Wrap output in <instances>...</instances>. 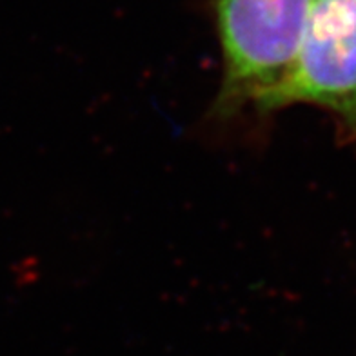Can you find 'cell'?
I'll return each mask as SVG.
<instances>
[{
    "mask_svg": "<svg viewBox=\"0 0 356 356\" xmlns=\"http://www.w3.org/2000/svg\"><path fill=\"white\" fill-rule=\"evenodd\" d=\"M313 0H218L225 76L220 106L260 104L300 51Z\"/></svg>",
    "mask_w": 356,
    "mask_h": 356,
    "instance_id": "6da1fadb",
    "label": "cell"
},
{
    "mask_svg": "<svg viewBox=\"0 0 356 356\" xmlns=\"http://www.w3.org/2000/svg\"><path fill=\"white\" fill-rule=\"evenodd\" d=\"M298 102L329 109L356 133V0H313L295 64L258 108Z\"/></svg>",
    "mask_w": 356,
    "mask_h": 356,
    "instance_id": "7a4b0ae2",
    "label": "cell"
}]
</instances>
